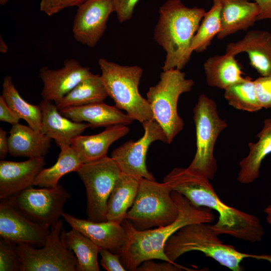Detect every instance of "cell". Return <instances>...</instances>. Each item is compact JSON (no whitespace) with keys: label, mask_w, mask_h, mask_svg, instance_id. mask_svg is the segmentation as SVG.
<instances>
[{"label":"cell","mask_w":271,"mask_h":271,"mask_svg":"<svg viewBox=\"0 0 271 271\" xmlns=\"http://www.w3.org/2000/svg\"><path fill=\"white\" fill-rule=\"evenodd\" d=\"M8 138L7 137V132L0 128V159L4 160L9 153Z\"/></svg>","instance_id":"60d3db41"},{"label":"cell","mask_w":271,"mask_h":271,"mask_svg":"<svg viewBox=\"0 0 271 271\" xmlns=\"http://www.w3.org/2000/svg\"><path fill=\"white\" fill-rule=\"evenodd\" d=\"M45 165L44 157L29 158L20 162L1 160V199L12 197L32 187Z\"/></svg>","instance_id":"2e32d148"},{"label":"cell","mask_w":271,"mask_h":271,"mask_svg":"<svg viewBox=\"0 0 271 271\" xmlns=\"http://www.w3.org/2000/svg\"><path fill=\"white\" fill-rule=\"evenodd\" d=\"M247 54L249 63L261 76H271V33L251 30L240 40L226 45L225 53L235 56Z\"/></svg>","instance_id":"ac0fdd59"},{"label":"cell","mask_w":271,"mask_h":271,"mask_svg":"<svg viewBox=\"0 0 271 271\" xmlns=\"http://www.w3.org/2000/svg\"><path fill=\"white\" fill-rule=\"evenodd\" d=\"M203 68L207 83L212 87L224 90L246 78L235 56L227 53L209 57Z\"/></svg>","instance_id":"cb8c5ba5"},{"label":"cell","mask_w":271,"mask_h":271,"mask_svg":"<svg viewBox=\"0 0 271 271\" xmlns=\"http://www.w3.org/2000/svg\"><path fill=\"white\" fill-rule=\"evenodd\" d=\"M22 261L17 244L5 238L0 240V270L21 271Z\"/></svg>","instance_id":"d6a6232c"},{"label":"cell","mask_w":271,"mask_h":271,"mask_svg":"<svg viewBox=\"0 0 271 271\" xmlns=\"http://www.w3.org/2000/svg\"><path fill=\"white\" fill-rule=\"evenodd\" d=\"M61 236L67 248L75 254L78 261L77 271H99L98 254L100 247L76 229L66 232Z\"/></svg>","instance_id":"4316f807"},{"label":"cell","mask_w":271,"mask_h":271,"mask_svg":"<svg viewBox=\"0 0 271 271\" xmlns=\"http://www.w3.org/2000/svg\"><path fill=\"white\" fill-rule=\"evenodd\" d=\"M98 64L103 84L115 106L141 123L154 120L149 102L139 91L143 69L137 65H120L104 58L99 59Z\"/></svg>","instance_id":"5b68a950"},{"label":"cell","mask_w":271,"mask_h":271,"mask_svg":"<svg viewBox=\"0 0 271 271\" xmlns=\"http://www.w3.org/2000/svg\"><path fill=\"white\" fill-rule=\"evenodd\" d=\"M182 270H193L177 263L168 261L157 263L154 262L153 259L144 261L137 269L138 271H179Z\"/></svg>","instance_id":"8d00e7d4"},{"label":"cell","mask_w":271,"mask_h":271,"mask_svg":"<svg viewBox=\"0 0 271 271\" xmlns=\"http://www.w3.org/2000/svg\"><path fill=\"white\" fill-rule=\"evenodd\" d=\"M108 96L100 75L94 74L81 81L58 103L59 110L102 102Z\"/></svg>","instance_id":"83f0119b"},{"label":"cell","mask_w":271,"mask_h":271,"mask_svg":"<svg viewBox=\"0 0 271 271\" xmlns=\"http://www.w3.org/2000/svg\"><path fill=\"white\" fill-rule=\"evenodd\" d=\"M8 105L25 120L29 126L41 131L42 111L40 105H34L25 101L15 87L10 76H6L3 83L1 95Z\"/></svg>","instance_id":"f546056e"},{"label":"cell","mask_w":271,"mask_h":271,"mask_svg":"<svg viewBox=\"0 0 271 271\" xmlns=\"http://www.w3.org/2000/svg\"><path fill=\"white\" fill-rule=\"evenodd\" d=\"M163 182L194 206L215 211L218 219L211 226L218 235H229L252 243L262 240L265 232L258 218L223 203L208 178L187 168L176 167L164 178Z\"/></svg>","instance_id":"6da1fadb"},{"label":"cell","mask_w":271,"mask_h":271,"mask_svg":"<svg viewBox=\"0 0 271 271\" xmlns=\"http://www.w3.org/2000/svg\"><path fill=\"white\" fill-rule=\"evenodd\" d=\"M99 254L101 256L100 264L107 271H125L120 256L110 250L100 248Z\"/></svg>","instance_id":"d590c367"},{"label":"cell","mask_w":271,"mask_h":271,"mask_svg":"<svg viewBox=\"0 0 271 271\" xmlns=\"http://www.w3.org/2000/svg\"><path fill=\"white\" fill-rule=\"evenodd\" d=\"M224 90L225 99L236 109L252 112L262 108L257 98L254 81L249 77Z\"/></svg>","instance_id":"1f68e13d"},{"label":"cell","mask_w":271,"mask_h":271,"mask_svg":"<svg viewBox=\"0 0 271 271\" xmlns=\"http://www.w3.org/2000/svg\"><path fill=\"white\" fill-rule=\"evenodd\" d=\"M39 105L42 111L41 131L54 139L59 147L71 145L73 139L90 127L88 123L74 121L63 115L53 101L43 99Z\"/></svg>","instance_id":"d6986e66"},{"label":"cell","mask_w":271,"mask_h":271,"mask_svg":"<svg viewBox=\"0 0 271 271\" xmlns=\"http://www.w3.org/2000/svg\"><path fill=\"white\" fill-rule=\"evenodd\" d=\"M221 5L219 0H213L210 9L206 12L191 44L193 51L202 52L210 46L221 30Z\"/></svg>","instance_id":"4dcf8cb0"},{"label":"cell","mask_w":271,"mask_h":271,"mask_svg":"<svg viewBox=\"0 0 271 271\" xmlns=\"http://www.w3.org/2000/svg\"><path fill=\"white\" fill-rule=\"evenodd\" d=\"M62 216L72 228L88 237L100 248L118 254L125 243L126 232L121 223L109 220L94 222L64 212Z\"/></svg>","instance_id":"e0dca14e"},{"label":"cell","mask_w":271,"mask_h":271,"mask_svg":"<svg viewBox=\"0 0 271 271\" xmlns=\"http://www.w3.org/2000/svg\"><path fill=\"white\" fill-rule=\"evenodd\" d=\"M193 120L196 151L187 169L211 180L217 170L214 146L219 134L227 127V123L219 116L215 101L204 94L199 95L193 108Z\"/></svg>","instance_id":"ba28073f"},{"label":"cell","mask_w":271,"mask_h":271,"mask_svg":"<svg viewBox=\"0 0 271 271\" xmlns=\"http://www.w3.org/2000/svg\"><path fill=\"white\" fill-rule=\"evenodd\" d=\"M114 12L113 0H86L78 7L72 32L76 41L94 47L107 28L110 15Z\"/></svg>","instance_id":"5bb4252c"},{"label":"cell","mask_w":271,"mask_h":271,"mask_svg":"<svg viewBox=\"0 0 271 271\" xmlns=\"http://www.w3.org/2000/svg\"><path fill=\"white\" fill-rule=\"evenodd\" d=\"M140 179L121 173L109 195L106 207V219L121 223L132 206L139 187Z\"/></svg>","instance_id":"484cf974"},{"label":"cell","mask_w":271,"mask_h":271,"mask_svg":"<svg viewBox=\"0 0 271 271\" xmlns=\"http://www.w3.org/2000/svg\"><path fill=\"white\" fill-rule=\"evenodd\" d=\"M9 0H0V4L1 5H5L6 3H7V2L9 1Z\"/></svg>","instance_id":"ee69618b"},{"label":"cell","mask_w":271,"mask_h":271,"mask_svg":"<svg viewBox=\"0 0 271 271\" xmlns=\"http://www.w3.org/2000/svg\"><path fill=\"white\" fill-rule=\"evenodd\" d=\"M59 110L63 115L74 121L87 122L91 128L106 127L117 124L127 125L133 120L115 106L107 105L103 101Z\"/></svg>","instance_id":"ffe728a7"},{"label":"cell","mask_w":271,"mask_h":271,"mask_svg":"<svg viewBox=\"0 0 271 271\" xmlns=\"http://www.w3.org/2000/svg\"><path fill=\"white\" fill-rule=\"evenodd\" d=\"M257 3L260 13L257 21L266 19L271 20V0H250Z\"/></svg>","instance_id":"ab89813d"},{"label":"cell","mask_w":271,"mask_h":271,"mask_svg":"<svg viewBox=\"0 0 271 271\" xmlns=\"http://www.w3.org/2000/svg\"><path fill=\"white\" fill-rule=\"evenodd\" d=\"M254 81L257 100L262 108H271V76H261Z\"/></svg>","instance_id":"836d02e7"},{"label":"cell","mask_w":271,"mask_h":271,"mask_svg":"<svg viewBox=\"0 0 271 271\" xmlns=\"http://www.w3.org/2000/svg\"><path fill=\"white\" fill-rule=\"evenodd\" d=\"M86 0H41L40 10L49 16L63 10L74 6L78 7Z\"/></svg>","instance_id":"e575fe53"},{"label":"cell","mask_w":271,"mask_h":271,"mask_svg":"<svg viewBox=\"0 0 271 271\" xmlns=\"http://www.w3.org/2000/svg\"><path fill=\"white\" fill-rule=\"evenodd\" d=\"M61 151L57 162L50 168L43 169L38 174L33 185L41 187H54L64 175L77 172L83 162L70 145L60 147Z\"/></svg>","instance_id":"f1b7e54d"},{"label":"cell","mask_w":271,"mask_h":271,"mask_svg":"<svg viewBox=\"0 0 271 271\" xmlns=\"http://www.w3.org/2000/svg\"><path fill=\"white\" fill-rule=\"evenodd\" d=\"M219 235L209 223H191L183 226L170 237L165 245V253L170 261L175 262L186 252L200 251L232 271L242 270L241 263L245 258L265 259V255L238 251L232 245L223 243Z\"/></svg>","instance_id":"277c9868"},{"label":"cell","mask_w":271,"mask_h":271,"mask_svg":"<svg viewBox=\"0 0 271 271\" xmlns=\"http://www.w3.org/2000/svg\"><path fill=\"white\" fill-rule=\"evenodd\" d=\"M171 195L179 210L177 219L172 223L155 229H136L128 220L121 222L126 232V241L118 254L126 270L136 271L144 261L160 259L172 262L166 256L164 247L170 237L184 226L195 223H211L215 215L211 209L192 205L184 196L172 191Z\"/></svg>","instance_id":"7a4b0ae2"},{"label":"cell","mask_w":271,"mask_h":271,"mask_svg":"<svg viewBox=\"0 0 271 271\" xmlns=\"http://www.w3.org/2000/svg\"><path fill=\"white\" fill-rule=\"evenodd\" d=\"M221 30L217 38L221 40L253 26L260 13L256 3L250 0H219Z\"/></svg>","instance_id":"44dd1931"},{"label":"cell","mask_w":271,"mask_h":271,"mask_svg":"<svg viewBox=\"0 0 271 271\" xmlns=\"http://www.w3.org/2000/svg\"><path fill=\"white\" fill-rule=\"evenodd\" d=\"M172 191L166 182L141 178L137 195L125 219L139 230L172 223L178 217L179 210Z\"/></svg>","instance_id":"8992f818"},{"label":"cell","mask_w":271,"mask_h":271,"mask_svg":"<svg viewBox=\"0 0 271 271\" xmlns=\"http://www.w3.org/2000/svg\"><path fill=\"white\" fill-rule=\"evenodd\" d=\"M258 140L248 144V154L241 160L237 181L244 184H249L258 178L261 163L271 153V119L264 120L263 127L256 135Z\"/></svg>","instance_id":"d4e9b609"},{"label":"cell","mask_w":271,"mask_h":271,"mask_svg":"<svg viewBox=\"0 0 271 271\" xmlns=\"http://www.w3.org/2000/svg\"><path fill=\"white\" fill-rule=\"evenodd\" d=\"M264 212L266 214V222L271 225V204L264 208Z\"/></svg>","instance_id":"b9f144b4"},{"label":"cell","mask_w":271,"mask_h":271,"mask_svg":"<svg viewBox=\"0 0 271 271\" xmlns=\"http://www.w3.org/2000/svg\"><path fill=\"white\" fill-rule=\"evenodd\" d=\"M19 116L8 105L2 95L0 96V120L15 125L19 123Z\"/></svg>","instance_id":"f35d334b"},{"label":"cell","mask_w":271,"mask_h":271,"mask_svg":"<svg viewBox=\"0 0 271 271\" xmlns=\"http://www.w3.org/2000/svg\"><path fill=\"white\" fill-rule=\"evenodd\" d=\"M160 80L150 87L147 93V99L152 110L154 119L164 131L167 144L183 129L184 121L177 110L180 95L191 90L194 82L187 79L185 73L177 69L163 71Z\"/></svg>","instance_id":"52a82bcc"},{"label":"cell","mask_w":271,"mask_h":271,"mask_svg":"<svg viewBox=\"0 0 271 271\" xmlns=\"http://www.w3.org/2000/svg\"><path fill=\"white\" fill-rule=\"evenodd\" d=\"M51 141L41 131L19 123L10 131L9 153L15 157H44L49 152Z\"/></svg>","instance_id":"603a6c76"},{"label":"cell","mask_w":271,"mask_h":271,"mask_svg":"<svg viewBox=\"0 0 271 271\" xmlns=\"http://www.w3.org/2000/svg\"><path fill=\"white\" fill-rule=\"evenodd\" d=\"M70 194L61 184L54 187H30L8 198L12 204L33 221L51 227L62 216Z\"/></svg>","instance_id":"8fae6325"},{"label":"cell","mask_w":271,"mask_h":271,"mask_svg":"<svg viewBox=\"0 0 271 271\" xmlns=\"http://www.w3.org/2000/svg\"><path fill=\"white\" fill-rule=\"evenodd\" d=\"M51 227L32 221L18 209L8 198L0 203V236L17 244L43 246Z\"/></svg>","instance_id":"4fadbf2b"},{"label":"cell","mask_w":271,"mask_h":271,"mask_svg":"<svg viewBox=\"0 0 271 271\" xmlns=\"http://www.w3.org/2000/svg\"><path fill=\"white\" fill-rule=\"evenodd\" d=\"M129 131L126 125H113L97 134L79 135L72 140L70 146L83 163L91 162L106 156L110 146Z\"/></svg>","instance_id":"7402d4cb"},{"label":"cell","mask_w":271,"mask_h":271,"mask_svg":"<svg viewBox=\"0 0 271 271\" xmlns=\"http://www.w3.org/2000/svg\"><path fill=\"white\" fill-rule=\"evenodd\" d=\"M63 221L51 227L45 244L36 248L27 243L17 244L22 261L21 271H77V259L66 246L61 233Z\"/></svg>","instance_id":"30bf717a"},{"label":"cell","mask_w":271,"mask_h":271,"mask_svg":"<svg viewBox=\"0 0 271 271\" xmlns=\"http://www.w3.org/2000/svg\"><path fill=\"white\" fill-rule=\"evenodd\" d=\"M8 50V46L4 41L3 39L1 36L0 38V51L2 53H6Z\"/></svg>","instance_id":"7bdbcfd3"},{"label":"cell","mask_w":271,"mask_h":271,"mask_svg":"<svg viewBox=\"0 0 271 271\" xmlns=\"http://www.w3.org/2000/svg\"><path fill=\"white\" fill-rule=\"evenodd\" d=\"M86 189L87 219L106 221L107 202L121 171L112 157L107 156L83 164L76 172Z\"/></svg>","instance_id":"9c48e42d"},{"label":"cell","mask_w":271,"mask_h":271,"mask_svg":"<svg viewBox=\"0 0 271 271\" xmlns=\"http://www.w3.org/2000/svg\"><path fill=\"white\" fill-rule=\"evenodd\" d=\"M139 0H113L114 12L120 23L132 17L135 6Z\"/></svg>","instance_id":"74e56055"},{"label":"cell","mask_w":271,"mask_h":271,"mask_svg":"<svg viewBox=\"0 0 271 271\" xmlns=\"http://www.w3.org/2000/svg\"><path fill=\"white\" fill-rule=\"evenodd\" d=\"M143 136L137 141H128L113 150L111 154L122 173L138 179L146 178L156 180L154 175L147 169L146 159L151 144L156 141L166 143L165 133L154 120L144 122Z\"/></svg>","instance_id":"7c38bea8"},{"label":"cell","mask_w":271,"mask_h":271,"mask_svg":"<svg viewBox=\"0 0 271 271\" xmlns=\"http://www.w3.org/2000/svg\"><path fill=\"white\" fill-rule=\"evenodd\" d=\"M92 73L89 68L82 66L79 61L73 59L65 60L63 66L58 69L44 66L39 73L43 82L41 96L43 99L57 104Z\"/></svg>","instance_id":"9a60e30c"},{"label":"cell","mask_w":271,"mask_h":271,"mask_svg":"<svg viewBox=\"0 0 271 271\" xmlns=\"http://www.w3.org/2000/svg\"><path fill=\"white\" fill-rule=\"evenodd\" d=\"M206 11L188 8L181 0H168L159 8L154 38L166 53L163 71L183 69L190 60L191 44Z\"/></svg>","instance_id":"3957f363"}]
</instances>
